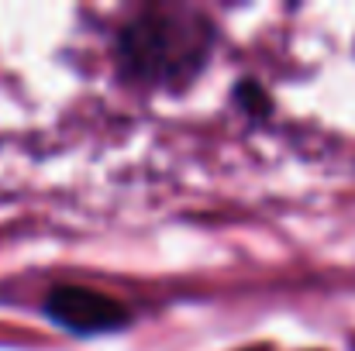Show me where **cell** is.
Returning a JSON list of instances; mask_svg holds the SVG:
<instances>
[{
	"mask_svg": "<svg viewBox=\"0 0 355 351\" xmlns=\"http://www.w3.org/2000/svg\"><path fill=\"white\" fill-rule=\"evenodd\" d=\"M45 314L62 331L80 334V338L114 334L131 321V314L114 296H107L101 289H90V286H73V282H62L45 296Z\"/></svg>",
	"mask_w": 355,
	"mask_h": 351,
	"instance_id": "2",
	"label": "cell"
},
{
	"mask_svg": "<svg viewBox=\"0 0 355 351\" xmlns=\"http://www.w3.org/2000/svg\"><path fill=\"white\" fill-rule=\"evenodd\" d=\"M235 97L241 100V111H248V114H266V111H269V97H266L252 80H245V83L238 87Z\"/></svg>",
	"mask_w": 355,
	"mask_h": 351,
	"instance_id": "3",
	"label": "cell"
},
{
	"mask_svg": "<svg viewBox=\"0 0 355 351\" xmlns=\"http://www.w3.org/2000/svg\"><path fill=\"white\" fill-rule=\"evenodd\" d=\"M214 28L197 10L145 7L118 35L114 59L124 83L135 87H187L207 66Z\"/></svg>",
	"mask_w": 355,
	"mask_h": 351,
	"instance_id": "1",
	"label": "cell"
}]
</instances>
